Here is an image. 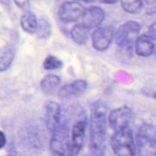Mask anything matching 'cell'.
<instances>
[{"label":"cell","instance_id":"cell-1","mask_svg":"<svg viewBox=\"0 0 156 156\" xmlns=\"http://www.w3.org/2000/svg\"><path fill=\"white\" fill-rule=\"evenodd\" d=\"M108 113L105 105L95 102L89 120V151L91 156H105Z\"/></svg>","mask_w":156,"mask_h":156},{"label":"cell","instance_id":"cell-2","mask_svg":"<svg viewBox=\"0 0 156 156\" xmlns=\"http://www.w3.org/2000/svg\"><path fill=\"white\" fill-rule=\"evenodd\" d=\"M111 146L117 156H135L136 154L133 133L129 126L114 132L111 137Z\"/></svg>","mask_w":156,"mask_h":156},{"label":"cell","instance_id":"cell-3","mask_svg":"<svg viewBox=\"0 0 156 156\" xmlns=\"http://www.w3.org/2000/svg\"><path fill=\"white\" fill-rule=\"evenodd\" d=\"M136 152L139 156H156V126L143 124L136 136Z\"/></svg>","mask_w":156,"mask_h":156},{"label":"cell","instance_id":"cell-4","mask_svg":"<svg viewBox=\"0 0 156 156\" xmlns=\"http://www.w3.org/2000/svg\"><path fill=\"white\" fill-rule=\"evenodd\" d=\"M141 24L135 21H129L122 24L114 34V40L120 48L131 50L141 31Z\"/></svg>","mask_w":156,"mask_h":156},{"label":"cell","instance_id":"cell-5","mask_svg":"<svg viewBox=\"0 0 156 156\" xmlns=\"http://www.w3.org/2000/svg\"><path fill=\"white\" fill-rule=\"evenodd\" d=\"M69 138V127L65 123H60L52 132L50 142V149L52 156H67Z\"/></svg>","mask_w":156,"mask_h":156},{"label":"cell","instance_id":"cell-6","mask_svg":"<svg viewBox=\"0 0 156 156\" xmlns=\"http://www.w3.org/2000/svg\"><path fill=\"white\" fill-rule=\"evenodd\" d=\"M87 126V118L81 119L73 125L67 149V156H76L82 151L85 143Z\"/></svg>","mask_w":156,"mask_h":156},{"label":"cell","instance_id":"cell-7","mask_svg":"<svg viewBox=\"0 0 156 156\" xmlns=\"http://www.w3.org/2000/svg\"><path fill=\"white\" fill-rule=\"evenodd\" d=\"M133 118V111L127 106L113 110L108 116V124L114 132L129 126Z\"/></svg>","mask_w":156,"mask_h":156},{"label":"cell","instance_id":"cell-8","mask_svg":"<svg viewBox=\"0 0 156 156\" xmlns=\"http://www.w3.org/2000/svg\"><path fill=\"white\" fill-rule=\"evenodd\" d=\"M114 28L111 26H103L96 28L91 34V42L95 50L105 51L109 48L114 39Z\"/></svg>","mask_w":156,"mask_h":156},{"label":"cell","instance_id":"cell-9","mask_svg":"<svg viewBox=\"0 0 156 156\" xmlns=\"http://www.w3.org/2000/svg\"><path fill=\"white\" fill-rule=\"evenodd\" d=\"M85 7L77 2H65L59 9V18L63 23H72L81 19Z\"/></svg>","mask_w":156,"mask_h":156},{"label":"cell","instance_id":"cell-10","mask_svg":"<svg viewBox=\"0 0 156 156\" xmlns=\"http://www.w3.org/2000/svg\"><path fill=\"white\" fill-rule=\"evenodd\" d=\"M105 18V12L101 8L92 6L85 10L83 15L81 18L79 24L91 29L97 27L101 24Z\"/></svg>","mask_w":156,"mask_h":156},{"label":"cell","instance_id":"cell-11","mask_svg":"<svg viewBox=\"0 0 156 156\" xmlns=\"http://www.w3.org/2000/svg\"><path fill=\"white\" fill-rule=\"evenodd\" d=\"M60 105L55 101H49L45 106V123L46 126L50 132L56 129L61 123Z\"/></svg>","mask_w":156,"mask_h":156},{"label":"cell","instance_id":"cell-12","mask_svg":"<svg viewBox=\"0 0 156 156\" xmlns=\"http://www.w3.org/2000/svg\"><path fill=\"white\" fill-rule=\"evenodd\" d=\"M88 82L83 79H77L66 84L58 91V95L62 98H72L80 96L86 91Z\"/></svg>","mask_w":156,"mask_h":156},{"label":"cell","instance_id":"cell-13","mask_svg":"<svg viewBox=\"0 0 156 156\" xmlns=\"http://www.w3.org/2000/svg\"><path fill=\"white\" fill-rule=\"evenodd\" d=\"M134 47L136 54L143 57H148L155 52V44L152 40L146 34L139 36Z\"/></svg>","mask_w":156,"mask_h":156},{"label":"cell","instance_id":"cell-14","mask_svg":"<svg viewBox=\"0 0 156 156\" xmlns=\"http://www.w3.org/2000/svg\"><path fill=\"white\" fill-rule=\"evenodd\" d=\"M15 57V49L11 45H6L0 49V72L9 69Z\"/></svg>","mask_w":156,"mask_h":156},{"label":"cell","instance_id":"cell-15","mask_svg":"<svg viewBox=\"0 0 156 156\" xmlns=\"http://www.w3.org/2000/svg\"><path fill=\"white\" fill-rule=\"evenodd\" d=\"M90 30L81 24L75 25L71 30V37L79 45H85L90 38Z\"/></svg>","mask_w":156,"mask_h":156},{"label":"cell","instance_id":"cell-16","mask_svg":"<svg viewBox=\"0 0 156 156\" xmlns=\"http://www.w3.org/2000/svg\"><path fill=\"white\" fill-rule=\"evenodd\" d=\"M21 27L26 33L33 34L36 33L38 25V20L37 19L36 15L30 12H25L23 14L20 19Z\"/></svg>","mask_w":156,"mask_h":156},{"label":"cell","instance_id":"cell-17","mask_svg":"<svg viewBox=\"0 0 156 156\" xmlns=\"http://www.w3.org/2000/svg\"><path fill=\"white\" fill-rule=\"evenodd\" d=\"M61 79L56 75H47L41 82V88L46 94H51L56 91L60 84Z\"/></svg>","mask_w":156,"mask_h":156},{"label":"cell","instance_id":"cell-18","mask_svg":"<svg viewBox=\"0 0 156 156\" xmlns=\"http://www.w3.org/2000/svg\"><path fill=\"white\" fill-rule=\"evenodd\" d=\"M121 6L125 12L130 14H138L143 10V0H120Z\"/></svg>","mask_w":156,"mask_h":156},{"label":"cell","instance_id":"cell-19","mask_svg":"<svg viewBox=\"0 0 156 156\" xmlns=\"http://www.w3.org/2000/svg\"><path fill=\"white\" fill-rule=\"evenodd\" d=\"M52 32V27L48 19L45 18H41L38 21L37 28L36 33L38 38L40 39H47L50 36Z\"/></svg>","mask_w":156,"mask_h":156},{"label":"cell","instance_id":"cell-20","mask_svg":"<svg viewBox=\"0 0 156 156\" xmlns=\"http://www.w3.org/2000/svg\"><path fill=\"white\" fill-rule=\"evenodd\" d=\"M43 66L47 70H55L62 68L63 66V62L56 56L53 55H48L44 59Z\"/></svg>","mask_w":156,"mask_h":156},{"label":"cell","instance_id":"cell-21","mask_svg":"<svg viewBox=\"0 0 156 156\" xmlns=\"http://www.w3.org/2000/svg\"><path fill=\"white\" fill-rule=\"evenodd\" d=\"M13 1L15 3V5L21 10L28 12L30 6V0H13Z\"/></svg>","mask_w":156,"mask_h":156},{"label":"cell","instance_id":"cell-22","mask_svg":"<svg viewBox=\"0 0 156 156\" xmlns=\"http://www.w3.org/2000/svg\"><path fill=\"white\" fill-rule=\"evenodd\" d=\"M148 36L152 40L156 41V22L151 24L148 30Z\"/></svg>","mask_w":156,"mask_h":156},{"label":"cell","instance_id":"cell-23","mask_svg":"<svg viewBox=\"0 0 156 156\" xmlns=\"http://www.w3.org/2000/svg\"><path fill=\"white\" fill-rule=\"evenodd\" d=\"M6 145V137L3 132L0 131V149L5 147Z\"/></svg>","mask_w":156,"mask_h":156},{"label":"cell","instance_id":"cell-24","mask_svg":"<svg viewBox=\"0 0 156 156\" xmlns=\"http://www.w3.org/2000/svg\"><path fill=\"white\" fill-rule=\"evenodd\" d=\"M0 3L2 4L5 7L10 9L11 6V0H0Z\"/></svg>","mask_w":156,"mask_h":156},{"label":"cell","instance_id":"cell-25","mask_svg":"<svg viewBox=\"0 0 156 156\" xmlns=\"http://www.w3.org/2000/svg\"><path fill=\"white\" fill-rule=\"evenodd\" d=\"M119 0H101V2L107 5H112L117 3Z\"/></svg>","mask_w":156,"mask_h":156},{"label":"cell","instance_id":"cell-26","mask_svg":"<svg viewBox=\"0 0 156 156\" xmlns=\"http://www.w3.org/2000/svg\"><path fill=\"white\" fill-rule=\"evenodd\" d=\"M75 1L83 2H85V3H92V2H94L95 0H75Z\"/></svg>","mask_w":156,"mask_h":156},{"label":"cell","instance_id":"cell-27","mask_svg":"<svg viewBox=\"0 0 156 156\" xmlns=\"http://www.w3.org/2000/svg\"><path fill=\"white\" fill-rule=\"evenodd\" d=\"M8 156H16V155H15V153H12V152H10V153L9 154V155H8Z\"/></svg>","mask_w":156,"mask_h":156},{"label":"cell","instance_id":"cell-28","mask_svg":"<svg viewBox=\"0 0 156 156\" xmlns=\"http://www.w3.org/2000/svg\"><path fill=\"white\" fill-rule=\"evenodd\" d=\"M153 97H154V98L156 99V90L155 91V92L153 93Z\"/></svg>","mask_w":156,"mask_h":156},{"label":"cell","instance_id":"cell-29","mask_svg":"<svg viewBox=\"0 0 156 156\" xmlns=\"http://www.w3.org/2000/svg\"><path fill=\"white\" fill-rule=\"evenodd\" d=\"M154 53H155V57H156V49L155 50V52H154Z\"/></svg>","mask_w":156,"mask_h":156}]
</instances>
